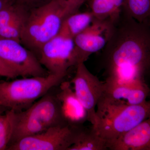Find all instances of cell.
Here are the masks:
<instances>
[{
  "label": "cell",
  "mask_w": 150,
  "mask_h": 150,
  "mask_svg": "<svg viewBox=\"0 0 150 150\" xmlns=\"http://www.w3.org/2000/svg\"><path fill=\"white\" fill-rule=\"evenodd\" d=\"M12 110L0 114V150H7L10 142L14 126Z\"/></svg>",
  "instance_id": "ac0fdd59"
},
{
  "label": "cell",
  "mask_w": 150,
  "mask_h": 150,
  "mask_svg": "<svg viewBox=\"0 0 150 150\" xmlns=\"http://www.w3.org/2000/svg\"><path fill=\"white\" fill-rule=\"evenodd\" d=\"M146 23L150 27V16L149 17V18H148L147 21Z\"/></svg>",
  "instance_id": "d4e9b609"
},
{
  "label": "cell",
  "mask_w": 150,
  "mask_h": 150,
  "mask_svg": "<svg viewBox=\"0 0 150 150\" xmlns=\"http://www.w3.org/2000/svg\"><path fill=\"white\" fill-rule=\"evenodd\" d=\"M124 0H90V11L96 18L118 21L123 11Z\"/></svg>",
  "instance_id": "2e32d148"
},
{
  "label": "cell",
  "mask_w": 150,
  "mask_h": 150,
  "mask_svg": "<svg viewBox=\"0 0 150 150\" xmlns=\"http://www.w3.org/2000/svg\"><path fill=\"white\" fill-rule=\"evenodd\" d=\"M116 23L96 18L88 27L74 39L80 63H85L91 54L101 51L112 35Z\"/></svg>",
  "instance_id": "8fae6325"
},
{
  "label": "cell",
  "mask_w": 150,
  "mask_h": 150,
  "mask_svg": "<svg viewBox=\"0 0 150 150\" xmlns=\"http://www.w3.org/2000/svg\"><path fill=\"white\" fill-rule=\"evenodd\" d=\"M16 40L0 38V58L16 71L18 76H45L49 74L35 54Z\"/></svg>",
  "instance_id": "9c48e42d"
},
{
  "label": "cell",
  "mask_w": 150,
  "mask_h": 150,
  "mask_svg": "<svg viewBox=\"0 0 150 150\" xmlns=\"http://www.w3.org/2000/svg\"><path fill=\"white\" fill-rule=\"evenodd\" d=\"M12 2L13 1H6V0H0V11L7 4L9 3Z\"/></svg>",
  "instance_id": "cb8c5ba5"
},
{
  "label": "cell",
  "mask_w": 150,
  "mask_h": 150,
  "mask_svg": "<svg viewBox=\"0 0 150 150\" xmlns=\"http://www.w3.org/2000/svg\"><path fill=\"white\" fill-rule=\"evenodd\" d=\"M68 125L56 94L48 91L26 110L14 112L13 132L8 146L50 128Z\"/></svg>",
  "instance_id": "3957f363"
},
{
  "label": "cell",
  "mask_w": 150,
  "mask_h": 150,
  "mask_svg": "<svg viewBox=\"0 0 150 150\" xmlns=\"http://www.w3.org/2000/svg\"><path fill=\"white\" fill-rule=\"evenodd\" d=\"M150 118V100L119 108L98 117L94 128L106 144Z\"/></svg>",
  "instance_id": "5b68a950"
},
{
  "label": "cell",
  "mask_w": 150,
  "mask_h": 150,
  "mask_svg": "<svg viewBox=\"0 0 150 150\" xmlns=\"http://www.w3.org/2000/svg\"><path fill=\"white\" fill-rule=\"evenodd\" d=\"M106 142L92 126L85 128L83 125L78 130L74 142L68 150H107Z\"/></svg>",
  "instance_id": "9a60e30c"
},
{
  "label": "cell",
  "mask_w": 150,
  "mask_h": 150,
  "mask_svg": "<svg viewBox=\"0 0 150 150\" xmlns=\"http://www.w3.org/2000/svg\"><path fill=\"white\" fill-rule=\"evenodd\" d=\"M58 1L69 3V4H73L76 5L81 7L83 4L84 2L86 0H58Z\"/></svg>",
  "instance_id": "603a6c76"
},
{
  "label": "cell",
  "mask_w": 150,
  "mask_h": 150,
  "mask_svg": "<svg viewBox=\"0 0 150 150\" xmlns=\"http://www.w3.org/2000/svg\"><path fill=\"white\" fill-rule=\"evenodd\" d=\"M39 62L49 74L65 77L71 67L79 64L74 39L58 34L40 48Z\"/></svg>",
  "instance_id": "52a82bcc"
},
{
  "label": "cell",
  "mask_w": 150,
  "mask_h": 150,
  "mask_svg": "<svg viewBox=\"0 0 150 150\" xmlns=\"http://www.w3.org/2000/svg\"><path fill=\"white\" fill-rule=\"evenodd\" d=\"M74 76L71 81L74 86V91L87 114V121L92 126L97 121L96 107L102 95L103 82L92 74L84 63L77 65Z\"/></svg>",
  "instance_id": "30bf717a"
},
{
  "label": "cell",
  "mask_w": 150,
  "mask_h": 150,
  "mask_svg": "<svg viewBox=\"0 0 150 150\" xmlns=\"http://www.w3.org/2000/svg\"><path fill=\"white\" fill-rule=\"evenodd\" d=\"M4 113V112H2V111H1V110H0V114H1V113Z\"/></svg>",
  "instance_id": "4316f807"
},
{
  "label": "cell",
  "mask_w": 150,
  "mask_h": 150,
  "mask_svg": "<svg viewBox=\"0 0 150 150\" xmlns=\"http://www.w3.org/2000/svg\"><path fill=\"white\" fill-rule=\"evenodd\" d=\"M59 88L56 96L67 123L72 126L83 125L87 121V114L72 88L71 82L63 81L59 85Z\"/></svg>",
  "instance_id": "7c38bea8"
},
{
  "label": "cell",
  "mask_w": 150,
  "mask_h": 150,
  "mask_svg": "<svg viewBox=\"0 0 150 150\" xmlns=\"http://www.w3.org/2000/svg\"><path fill=\"white\" fill-rule=\"evenodd\" d=\"M150 92L144 80L131 83L103 82V89L96 107L99 116L119 108L140 104L146 100Z\"/></svg>",
  "instance_id": "8992f818"
},
{
  "label": "cell",
  "mask_w": 150,
  "mask_h": 150,
  "mask_svg": "<svg viewBox=\"0 0 150 150\" xmlns=\"http://www.w3.org/2000/svg\"><path fill=\"white\" fill-rule=\"evenodd\" d=\"M122 12L139 22L146 23L150 16V0H124Z\"/></svg>",
  "instance_id": "e0dca14e"
},
{
  "label": "cell",
  "mask_w": 150,
  "mask_h": 150,
  "mask_svg": "<svg viewBox=\"0 0 150 150\" xmlns=\"http://www.w3.org/2000/svg\"><path fill=\"white\" fill-rule=\"evenodd\" d=\"M0 76L9 79L18 76L15 71L0 58Z\"/></svg>",
  "instance_id": "44dd1931"
},
{
  "label": "cell",
  "mask_w": 150,
  "mask_h": 150,
  "mask_svg": "<svg viewBox=\"0 0 150 150\" xmlns=\"http://www.w3.org/2000/svg\"><path fill=\"white\" fill-rule=\"evenodd\" d=\"M27 14L28 13L8 25L0 28V38L16 40L21 43L22 33Z\"/></svg>",
  "instance_id": "ffe728a7"
},
{
  "label": "cell",
  "mask_w": 150,
  "mask_h": 150,
  "mask_svg": "<svg viewBox=\"0 0 150 150\" xmlns=\"http://www.w3.org/2000/svg\"><path fill=\"white\" fill-rule=\"evenodd\" d=\"M81 126L53 127L40 134L25 137L10 145L6 150H68L74 144Z\"/></svg>",
  "instance_id": "ba28073f"
},
{
  "label": "cell",
  "mask_w": 150,
  "mask_h": 150,
  "mask_svg": "<svg viewBox=\"0 0 150 150\" xmlns=\"http://www.w3.org/2000/svg\"><path fill=\"white\" fill-rule=\"evenodd\" d=\"M80 8L73 4L51 0L29 10L23 30L21 43L39 53L45 43L58 35L65 19Z\"/></svg>",
  "instance_id": "7a4b0ae2"
},
{
  "label": "cell",
  "mask_w": 150,
  "mask_h": 150,
  "mask_svg": "<svg viewBox=\"0 0 150 150\" xmlns=\"http://www.w3.org/2000/svg\"><path fill=\"white\" fill-rule=\"evenodd\" d=\"M96 18L90 10L83 12L78 11L65 19L58 34L74 39L88 27Z\"/></svg>",
  "instance_id": "5bb4252c"
},
{
  "label": "cell",
  "mask_w": 150,
  "mask_h": 150,
  "mask_svg": "<svg viewBox=\"0 0 150 150\" xmlns=\"http://www.w3.org/2000/svg\"><path fill=\"white\" fill-rule=\"evenodd\" d=\"M51 0H16L15 1L28 10L44 4Z\"/></svg>",
  "instance_id": "7402d4cb"
},
{
  "label": "cell",
  "mask_w": 150,
  "mask_h": 150,
  "mask_svg": "<svg viewBox=\"0 0 150 150\" xmlns=\"http://www.w3.org/2000/svg\"><path fill=\"white\" fill-rule=\"evenodd\" d=\"M110 150H150V118L107 145Z\"/></svg>",
  "instance_id": "4fadbf2b"
},
{
  "label": "cell",
  "mask_w": 150,
  "mask_h": 150,
  "mask_svg": "<svg viewBox=\"0 0 150 150\" xmlns=\"http://www.w3.org/2000/svg\"><path fill=\"white\" fill-rule=\"evenodd\" d=\"M6 1H14L16 0H6Z\"/></svg>",
  "instance_id": "484cf974"
},
{
  "label": "cell",
  "mask_w": 150,
  "mask_h": 150,
  "mask_svg": "<svg viewBox=\"0 0 150 150\" xmlns=\"http://www.w3.org/2000/svg\"><path fill=\"white\" fill-rule=\"evenodd\" d=\"M64 77L49 74L45 76L23 78L11 81H0V110L19 112L26 110Z\"/></svg>",
  "instance_id": "277c9868"
},
{
  "label": "cell",
  "mask_w": 150,
  "mask_h": 150,
  "mask_svg": "<svg viewBox=\"0 0 150 150\" xmlns=\"http://www.w3.org/2000/svg\"><path fill=\"white\" fill-rule=\"evenodd\" d=\"M28 10L16 2L9 3L0 11V28L27 14Z\"/></svg>",
  "instance_id": "d6986e66"
},
{
  "label": "cell",
  "mask_w": 150,
  "mask_h": 150,
  "mask_svg": "<svg viewBox=\"0 0 150 150\" xmlns=\"http://www.w3.org/2000/svg\"><path fill=\"white\" fill-rule=\"evenodd\" d=\"M105 80L131 83L150 70V27L123 12L102 50Z\"/></svg>",
  "instance_id": "6da1fadb"
}]
</instances>
